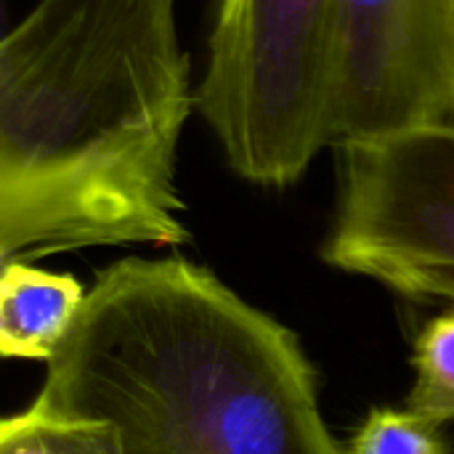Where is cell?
I'll return each instance as SVG.
<instances>
[{
    "label": "cell",
    "mask_w": 454,
    "mask_h": 454,
    "mask_svg": "<svg viewBox=\"0 0 454 454\" xmlns=\"http://www.w3.org/2000/svg\"><path fill=\"white\" fill-rule=\"evenodd\" d=\"M35 404L106 423L120 454H348L298 335L186 258L101 271Z\"/></svg>",
    "instance_id": "2"
},
{
    "label": "cell",
    "mask_w": 454,
    "mask_h": 454,
    "mask_svg": "<svg viewBox=\"0 0 454 454\" xmlns=\"http://www.w3.org/2000/svg\"><path fill=\"white\" fill-rule=\"evenodd\" d=\"M327 266L454 301V120L343 138Z\"/></svg>",
    "instance_id": "4"
},
{
    "label": "cell",
    "mask_w": 454,
    "mask_h": 454,
    "mask_svg": "<svg viewBox=\"0 0 454 454\" xmlns=\"http://www.w3.org/2000/svg\"><path fill=\"white\" fill-rule=\"evenodd\" d=\"M348 454H447L442 426L407 410H372L354 434Z\"/></svg>",
    "instance_id": "9"
},
{
    "label": "cell",
    "mask_w": 454,
    "mask_h": 454,
    "mask_svg": "<svg viewBox=\"0 0 454 454\" xmlns=\"http://www.w3.org/2000/svg\"><path fill=\"white\" fill-rule=\"evenodd\" d=\"M452 120H454V56H452Z\"/></svg>",
    "instance_id": "10"
},
{
    "label": "cell",
    "mask_w": 454,
    "mask_h": 454,
    "mask_svg": "<svg viewBox=\"0 0 454 454\" xmlns=\"http://www.w3.org/2000/svg\"><path fill=\"white\" fill-rule=\"evenodd\" d=\"M454 0H343L335 144L452 120Z\"/></svg>",
    "instance_id": "5"
},
{
    "label": "cell",
    "mask_w": 454,
    "mask_h": 454,
    "mask_svg": "<svg viewBox=\"0 0 454 454\" xmlns=\"http://www.w3.org/2000/svg\"><path fill=\"white\" fill-rule=\"evenodd\" d=\"M343 0H218L197 109L231 170L298 184L335 144Z\"/></svg>",
    "instance_id": "3"
},
{
    "label": "cell",
    "mask_w": 454,
    "mask_h": 454,
    "mask_svg": "<svg viewBox=\"0 0 454 454\" xmlns=\"http://www.w3.org/2000/svg\"><path fill=\"white\" fill-rule=\"evenodd\" d=\"M0 454H120V447L106 423L56 415L32 402L0 423Z\"/></svg>",
    "instance_id": "7"
},
{
    "label": "cell",
    "mask_w": 454,
    "mask_h": 454,
    "mask_svg": "<svg viewBox=\"0 0 454 454\" xmlns=\"http://www.w3.org/2000/svg\"><path fill=\"white\" fill-rule=\"evenodd\" d=\"M415 386L407 407L439 426L454 420V311L431 319L415 340Z\"/></svg>",
    "instance_id": "8"
},
{
    "label": "cell",
    "mask_w": 454,
    "mask_h": 454,
    "mask_svg": "<svg viewBox=\"0 0 454 454\" xmlns=\"http://www.w3.org/2000/svg\"><path fill=\"white\" fill-rule=\"evenodd\" d=\"M176 0H37L0 43V261L184 245Z\"/></svg>",
    "instance_id": "1"
},
{
    "label": "cell",
    "mask_w": 454,
    "mask_h": 454,
    "mask_svg": "<svg viewBox=\"0 0 454 454\" xmlns=\"http://www.w3.org/2000/svg\"><path fill=\"white\" fill-rule=\"evenodd\" d=\"M85 295L82 285L69 274H51L29 263H3L0 354L48 364L72 330Z\"/></svg>",
    "instance_id": "6"
}]
</instances>
